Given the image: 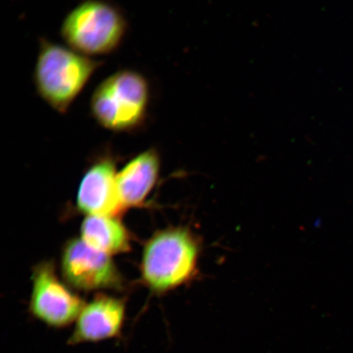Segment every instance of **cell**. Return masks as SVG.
Returning a JSON list of instances; mask_svg holds the SVG:
<instances>
[{
  "instance_id": "7",
  "label": "cell",
  "mask_w": 353,
  "mask_h": 353,
  "mask_svg": "<svg viewBox=\"0 0 353 353\" xmlns=\"http://www.w3.org/2000/svg\"><path fill=\"white\" fill-rule=\"evenodd\" d=\"M126 319L125 299L99 294L79 313L68 345L99 343L121 336Z\"/></svg>"
},
{
  "instance_id": "10",
  "label": "cell",
  "mask_w": 353,
  "mask_h": 353,
  "mask_svg": "<svg viewBox=\"0 0 353 353\" xmlns=\"http://www.w3.org/2000/svg\"><path fill=\"white\" fill-rule=\"evenodd\" d=\"M81 239L97 250L109 255L130 249L129 232L117 217L88 215L82 223Z\"/></svg>"
},
{
  "instance_id": "2",
  "label": "cell",
  "mask_w": 353,
  "mask_h": 353,
  "mask_svg": "<svg viewBox=\"0 0 353 353\" xmlns=\"http://www.w3.org/2000/svg\"><path fill=\"white\" fill-rule=\"evenodd\" d=\"M101 64L69 47L41 39L34 70L35 88L48 105L65 114Z\"/></svg>"
},
{
  "instance_id": "4",
  "label": "cell",
  "mask_w": 353,
  "mask_h": 353,
  "mask_svg": "<svg viewBox=\"0 0 353 353\" xmlns=\"http://www.w3.org/2000/svg\"><path fill=\"white\" fill-rule=\"evenodd\" d=\"M127 28L125 17L117 7L104 0H85L65 17L61 34L79 54L105 55L120 46Z\"/></svg>"
},
{
  "instance_id": "3",
  "label": "cell",
  "mask_w": 353,
  "mask_h": 353,
  "mask_svg": "<svg viewBox=\"0 0 353 353\" xmlns=\"http://www.w3.org/2000/svg\"><path fill=\"white\" fill-rule=\"evenodd\" d=\"M149 101L147 79L134 70H119L96 88L91 99V113L105 129L130 132L143 125Z\"/></svg>"
},
{
  "instance_id": "9",
  "label": "cell",
  "mask_w": 353,
  "mask_h": 353,
  "mask_svg": "<svg viewBox=\"0 0 353 353\" xmlns=\"http://www.w3.org/2000/svg\"><path fill=\"white\" fill-rule=\"evenodd\" d=\"M160 157L154 149L140 153L117 174L119 194L123 208L139 207L156 186L160 173Z\"/></svg>"
},
{
  "instance_id": "8",
  "label": "cell",
  "mask_w": 353,
  "mask_h": 353,
  "mask_svg": "<svg viewBox=\"0 0 353 353\" xmlns=\"http://www.w3.org/2000/svg\"><path fill=\"white\" fill-rule=\"evenodd\" d=\"M114 163L103 159L88 170L79 185L78 209L88 215L117 217L123 210Z\"/></svg>"
},
{
  "instance_id": "6",
  "label": "cell",
  "mask_w": 353,
  "mask_h": 353,
  "mask_svg": "<svg viewBox=\"0 0 353 353\" xmlns=\"http://www.w3.org/2000/svg\"><path fill=\"white\" fill-rule=\"evenodd\" d=\"M65 282L83 292L123 289V277L110 255L86 244L81 238L66 243L61 254Z\"/></svg>"
},
{
  "instance_id": "1",
  "label": "cell",
  "mask_w": 353,
  "mask_h": 353,
  "mask_svg": "<svg viewBox=\"0 0 353 353\" xmlns=\"http://www.w3.org/2000/svg\"><path fill=\"white\" fill-rule=\"evenodd\" d=\"M201 244L190 229L178 227L154 234L144 246L141 261L143 285L164 294L189 283L198 275Z\"/></svg>"
},
{
  "instance_id": "5",
  "label": "cell",
  "mask_w": 353,
  "mask_h": 353,
  "mask_svg": "<svg viewBox=\"0 0 353 353\" xmlns=\"http://www.w3.org/2000/svg\"><path fill=\"white\" fill-rule=\"evenodd\" d=\"M85 304L59 280L51 262L39 263L33 269L29 312L35 319L48 327L65 328L76 322Z\"/></svg>"
}]
</instances>
